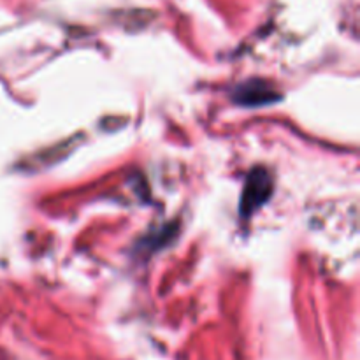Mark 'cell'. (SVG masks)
Returning <instances> with one entry per match:
<instances>
[{
	"label": "cell",
	"instance_id": "6da1fadb",
	"mask_svg": "<svg viewBox=\"0 0 360 360\" xmlns=\"http://www.w3.org/2000/svg\"><path fill=\"white\" fill-rule=\"evenodd\" d=\"M269 193H271V183L266 172L259 171L255 172V176L252 174L250 181L246 183L245 197H243V204H241L243 213H252L259 204H262L264 200L269 197Z\"/></svg>",
	"mask_w": 360,
	"mask_h": 360
}]
</instances>
